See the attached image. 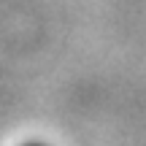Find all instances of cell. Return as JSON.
<instances>
[{"label": "cell", "mask_w": 146, "mask_h": 146, "mask_svg": "<svg viewBox=\"0 0 146 146\" xmlns=\"http://www.w3.org/2000/svg\"><path fill=\"white\" fill-rule=\"evenodd\" d=\"M30 146H41V143H30Z\"/></svg>", "instance_id": "obj_1"}]
</instances>
